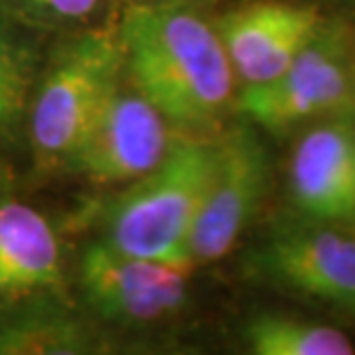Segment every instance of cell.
<instances>
[{"label": "cell", "mask_w": 355, "mask_h": 355, "mask_svg": "<svg viewBox=\"0 0 355 355\" xmlns=\"http://www.w3.org/2000/svg\"><path fill=\"white\" fill-rule=\"evenodd\" d=\"M123 65L168 123L210 134L233 104V72L217 26L182 3L132 5L118 28Z\"/></svg>", "instance_id": "6da1fadb"}, {"label": "cell", "mask_w": 355, "mask_h": 355, "mask_svg": "<svg viewBox=\"0 0 355 355\" xmlns=\"http://www.w3.org/2000/svg\"><path fill=\"white\" fill-rule=\"evenodd\" d=\"M215 159V139L178 137L153 171L104 212V243L134 257L191 270L189 240Z\"/></svg>", "instance_id": "7a4b0ae2"}, {"label": "cell", "mask_w": 355, "mask_h": 355, "mask_svg": "<svg viewBox=\"0 0 355 355\" xmlns=\"http://www.w3.org/2000/svg\"><path fill=\"white\" fill-rule=\"evenodd\" d=\"M252 125L272 134L355 109V40L344 21L325 19L293 62L236 99Z\"/></svg>", "instance_id": "3957f363"}, {"label": "cell", "mask_w": 355, "mask_h": 355, "mask_svg": "<svg viewBox=\"0 0 355 355\" xmlns=\"http://www.w3.org/2000/svg\"><path fill=\"white\" fill-rule=\"evenodd\" d=\"M123 69L118 33L95 31L60 49L33 106L31 139L40 162L69 159L83 132L120 88Z\"/></svg>", "instance_id": "277c9868"}, {"label": "cell", "mask_w": 355, "mask_h": 355, "mask_svg": "<svg viewBox=\"0 0 355 355\" xmlns=\"http://www.w3.org/2000/svg\"><path fill=\"white\" fill-rule=\"evenodd\" d=\"M270 282L355 314V229L293 217L279 222L254 254Z\"/></svg>", "instance_id": "5b68a950"}, {"label": "cell", "mask_w": 355, "mask_h": 355, "mask_svg": "<svg viewBox=\"0 0 355 355\" xmlns=\"http://www.w3.org/2000/svg\"><path fill=\"white\" fill-rule=\"evenodd\" d=\"M268 184V150L250 125L215 137L212 171L189 240L191 266L212 263L231 252L259 212Z\"/></svg>", "instance_id": "8992f818"}, {"label": "cell", "mask_w": 355, "mask_h": 355, "mask_svg": "<svg viewBox=\"0 0 355 355\" xmlns=\"http://www.w3.org/2000/svg\"><path fill=\"white\" fill-rule=\"evenodd\" d=\"M171 123L141 95L120 92L102 106L67 162L92 182H132L166 157Z\"/></svg>", "instance_id": "52a82bcc"}, {"label": "cell", "mask_w": 355, "mask_h": 355, "mask_svg": "<svg viewBox=\"0 0 355 355\" xmlns=\"http://www.w3.org/2000/svg\"><path fill=\"white\" fill-rule=\"evenodd\" d=\"M189 270L134 257L97 240L81 257L83 295L95 314L113 323H153L187 300Z\"/></svg>", "instance_id": "ba28073f"}, {"label": "cell", "mask_w": 355, "mask_h": 355, "mask_svg": "<svg viewBox=\"0 0 355 355\" xmlns=\"http://www.w3.org/2000/svg\"><path fill=\"white\" fill-rule=\"evenodd\" d=\"M288 194L297 215L355 226V118L311 123L291 150Z\"/></svg>", "instance_id": "9c48e42d"}, {"label": "cell", "mask_w": 355, "mask_h": 355, "mask_svg": "<svg viewBox=\"0 0 355 355\" xmlns=\"http://www.w3.org/2000/svg\"><path fill=\"white\" fill-rule=\"evenodd\" d=\"M323 21L314 5L257 0L226 12L215 26L233 72L245 86H254L282 74Z\"/></svg>", "instance_id": "30bf717a"}, {"label": "cell", "mask_w": 355, "mask_h": 355, "mask_svg": "<svg viewBox=\"0 0 355 355\" xmlns=\"http://www.w3.org/2000/svg\"><path fill=\"white\" fill-rule=\"evenodd\" d=\"M62 282L58 236L26 203H0V297L55 288Z\"/></svg>", "instance_id": "8fae6325"}, {"label": "cell", "mask_w": 355, "mask_h": 355, "mask_svg": "<svg viewBox=\"0 0 355 355\" xmlns=\"http://www.w3.org/2000/svg\"><path fill=\"white\" fill-rule=\"evenodd\" d=\"M257 355H351L355 346L335 325L309 318L261 314L245 330Z\"/></svg>", "instance_id": "7c38bea8"}, {"label": "cell", "mask_w": 355, "mask_h": 355, "mask_svg": "<svg viewBox=\"0 0 355 355\" xmlns=\"http://www.w3.org/2000/svg\"><path fill=\"white\" fill-rule=\"evenodd\" d=\"M86 337L79 323L65 318H26L0 328L3 355H44V353H81Z\"/></svg>", "instance_id": "4fadbf2b"}, {"label": "cell", "mask_w": 355, "mask_h": 355, "mask_svg": "<svg viewBox=\"0 0 355 355\" xmlns=\"http://www.w3.org/2000/svg\"><path fill=\"white\" fill-rule=\"evenodd\" d=\"M33 83L31 53L0 31V123H12L26 109Z\"/></svg>", "instance_id": "5bb4252c"}, {"label": "cell", "mask_w": 355, "mask_h": 355, "mask_svg": "<svg viewBox=\"0 0 355 355\" xmlns=\"http://www.w3.org/2000/svg\"><path fill=\"white\" fill-rule=\"evenodd\" d=\"M17 3L37 19L67 24V21L86 19L99 0H17Z\"/></svg>", "instance_id": "9a60e30c"}]
</instances>
